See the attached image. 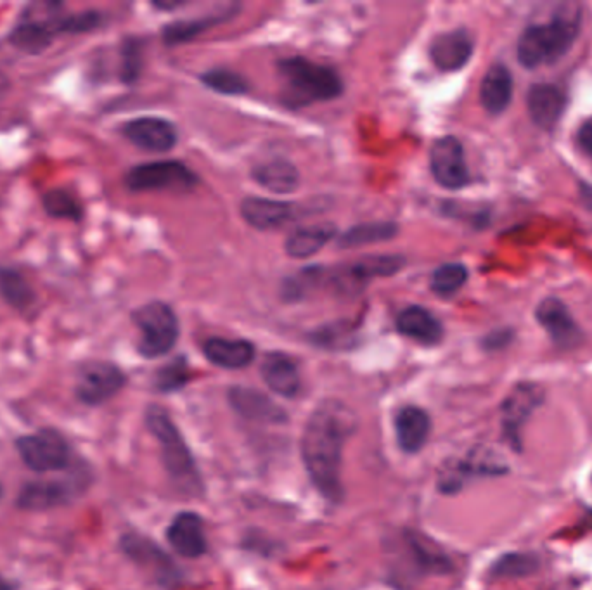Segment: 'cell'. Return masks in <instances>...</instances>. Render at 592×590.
Returning <instances> with one entry per match:
<instances>
[{"instance_id":"26","label":"cell","mask_w":592,"mask_h":590,"mask_svg":"<svg viewBox=\"0 0 592 590\" xmlns=\"http://www.w3.org/2000/svg\"><path fill=\"white\" fill-rule=\"evenodd\" d=\"M513 96V77L508 68L502 65L492 66L483 77L480 87V101L490 115H499L508 108Z\"/></svg>"},{"instance_id":"4","label":"cell","mask_w":592,"mask_h":590,"mask_svg":"<svg viewBox=\"0 0 592 590\" xmlns=\"http://www.w3.org/2000/svg\"><path fill=\"white\" fill-rule=\"evenodd\" d=\"M146 424L160 443L163 464L174 487L187 497H198L203 490L200 473L181 431L177 430L167 411L151 405L146 412Z\"/></svg>"},{"instance_id":"5","label":"cell","mask_w":592,"mask_h":590,"mask_svg":"<svg viewBox=\"0 0 592 590\" xmlns=\"http://www.w3.org/2000/svg\"><path fill=\"white\" fill-rule=\"evenodd\" d=\"M65 9L61 2L28 4L7 35V42L26 56H42L61 37L59 18Z\"/></svg>"},{"instance_id":"11","label":"cell","mask_w":592,"mask_h":590,"mask_svg":"<svg viewBox=\"0 0 592 590\" xmlns=\"http://www.w3.org/2000/svg\"><path fill=\"white\" fill-rule=\"evenodd\" d=\"M430 168L435 180L445 189H461L470 182L464 149L456 137H442L433 144Z\"/></svg>"},{"instance_id":"24","label":"cell","mask_w":592,"mask_h":590,"mask_svg":"<svg viewBox=\"0 0 592 590\" xmlns=\"http://www.w3.org/2000/svg\"><path fill=\"white\" fill-rule=\"evenodd\" d=\"M243 219L260 231L276 229L293 215V205L265 198H246L241 205Z\"/></svg>"},{"instance_id":"17","label":"cell","mask_w":592,"mask_h":590,"mask_svg":"<svg viewBox=\"0 0 592 590\" xmlns=\"http://www.w3.org/2000/svg\"><path fill=\"white\" fill-rule=\"evenodd\" d=\"M537 321L541 322L542 328L546 329L556 345L570 347L579 343V328L568 312L567 305L560 300L556 298L544 300L537 307Z\"/></svg>"},{"instance_id":"23","label":"cell","mask_w":592,"mask_h":590,"mask_svg":"<svg viewBox=\"0 0 592 590\" xmlns=\"http://www.w3.org/2000/svg\"><path fill=\"white\" fill-rule=\"evenodd\" d=\"M231 404L236 412L251 421H264V423H283L286 414L279 405L274 404L271 398L264 393L255 392L250 388H232L229 393Z\"/></svg>"},{"instance_id":"7","label":"cell","mask_w":592,"mask_h":590,"mask_svg":"<svg viewBox=\"0 0 592 590\" xmlns=\"http://www.w3.org/2000/svg\"><path fill=\"white\" fill-rule=\"evenodd\" d=\"M123 184L132 193L149 191H187L198 184V177L179 161H153L130 168Z\"/></svg>"},{"instance_id":"3","label":"cell","mask_w":592,"mask_h":590,"mask_svg":"<svg viewBox=\"0 0 592 590\" xmlns=\"http://www.w3.org/2000/svg\"><path fill=\"white\" fill-rule=\"evenodd\" d=\"M277 73L283 87V101L290 108H303L342 96L340 75L328 66L317 65L309 59L300 56L283 59L277 65Z\"/></svg>"},{"instance_id":"10","label":"cell","mask_w":592,"mask_h":590,"mask_svg":"<svg viewBox=\"0 0 592 590\" xmlns=\"http://www.w3.org/2000/svg\"><path fill=\"white\" fill-rule=\"evenodd\" d=\"M541 400V388L530 383L516 386L504 400L501 409L502 433L509 445H513L516 450L522 449V438H520L522 426L527 423L532 412L539 407Z\"/></svg>"},{"instance_id":"9","label":"cell","mask_w":592,"mask_h":590,"mask_svg":"<svg viewBox=\"0 0 592 590\" xmlns=\"http://www.w3.org/2000/svg\"><path fill=\"white\" fill-rule=\"evenodd\" d=\"M21 459L37 473H51L68 468L70 447L65 437L54 430H40L16 442Z\"/></svg>"},{"instance_id":"18","label":"cell","mask_w":592,"mask_h":590,"mask_svg":"<svg viewBox=\"0 0 592 590\" xmlns=\"http://www.w3.org/2000/svg\"><path fill=\"white\" fill-rule=\"evenodd\" d=\"M168 542L184 558H200L206 551L203 520L198 514L182 513L168 526Z\"/></svg>"},{"instance_id":"20","label":"cell","mask_w":592,"mask_h":590,"mask_svg":"<svg viewBox=\"0 0 592 590\" xmlns=\"http://www.w3.org/2000/svg\"><path fill=\"white\" fill-rule=\"evenodd\" d=\"M432 430L430 417L419 407H404L395 416V433L400 449L407 454H416L425 447Z\"/></svg>"},{"instance_id":"35","label":"cell","mask_w":592,"mask_h":590,"mask_svg":"<svg viewBox=\"0 0 592 590\" xmlns=\"http://www.w3.org/2000/svg\"><path fill=\"white\" fill-rule=\"evenodd\" d=\"M226 18L227 16H222V18H210V20L203 18V20L177 21V23L165 26L161 37H163L167 45L184 44L187 40L198 37L200 33L208 30L210 26L217 25V23L226 20Z\"/></svg>"},{"instance_id":"19","label":"cell","mask_w":592,"mask_h":590,"mask_svg":"<svg viewBox=\"0 0 592 590\" xmlns=\"http://www.w3.org/2000/svg\"><path fill=\"white\" fill-rule=\"evenodd\" d=\"M397 329L411 340L418 341L421 345H437L444 338V326L437 317L426 308L412 305L400 312L397 317Z\"/></svg>"},{"instance_id":"22","label":"cell","mask_w":592,"mask_h":590,"mask_svg":"<svg viewBox=\"0 0 592 590\" xmlns=\"http://www.w3.org/2000/svg\"><path fill=\"white\" fill-rule=\"evenodd\" d=\"M262 378L272 392L283 397H295L300 392V372L293 359L284 353H269L262 362Z\"/></svg>"},{"instance_id":"36","label":"cell","mask_w":592,"mask_h":590,"mask_svg":"<svg viewBox=\"0 0 592 590\" xmlns=\"http://www.w3.org/2000/svg\"><path fill=\"white\" fill-rule=\"evenodd\" d=\"M535 568H537V559L532 556L508 554L497 561L490 573L497 578L527 577L528 573H532Z\"/></svg>"},{"instance_id":"2","label":"cell","mask_w":592,"mask_h":590,"mask_svg":"<svg viewBox=\"0 0 592 590\" xmlns=\"http://www.w3.org/2000/svg\"><path fill=\"white\" fill-rule=\"evenodd\" d=\"M580 20V7L565 4L546 25L527 28L518 42L520 63L527 68H537L565 56L579 35Z\"/></svg>"},{"instance_id":"1","label":"cell","mask_w":592,"mask_h":590,"mask_svg":"<svg viewBox=\"0 0 592 590\" xmlns=\"http://www.w3.org/2000/svg\"><path fill=\"white\" fill-rule=\"evenodd\" d=\"M354 412L338 400L322 402L305 424L302 457L314 487L328 501L342 499L343 449L355 430Z\"/></svg>"},{"instance_id":"12","label":"cell","mask_w":592,"mask_h":590,"mask_svg":"<svg viewBox=\"0 0 592 590\" xmlns=\"http://www.w3.org/2000/svg\"><path fill=\"white\" fill-rule=\"evenodd\" d=\"M122 135L130 144L149 153H167L177 144L174 123L158 116H141L123 123Z\"/></svg>"},{"instance_id":"15","label":"cell","mask_w":592,"mask_h":590,"mask_svg":"<svg viewBox=\"0 0 592 590\" xmlns=\"http://www.w3.org/2000/svg\"><path fill=\"white\" fill-rule=\"evenodd\" d=\"M82 488V485H71V481H35L21 490L18 504L30 511H44L68 504Z\"/></svg>"},{"instance_id":"31","label":"cell","mask_w":592,"mask_h":590,"mask_svg":"<svg viewBox=\"0 0 592 590\" xmlns=\"http://www.w3.org/2000/svg\"><path fill=\"white\" fill-rule=\"evenodd\" d=\"M144 68V45L137 37L123 39L120 47V80L122 84L134 85L141 78Z\"/></svg>"},{"instance_id":"13","label":"cell","mask_w":592,"mask_h":590,"mask_svg":"<svg viewBox=\"0 0 592 590\" xmlns=\"http://www.w3.org/2000/svg\"><path fill=\"white\" fill-rule=\"evenodd\" d=\"M122 549L142 570L155 578L158 584L174 585L179 578V570L175 568L172 559L148 539H142L139 535H125Z\"/></svg>"},{"instance_id":"32","label":"cell","mask_w":592,"mask_h":590,"mask_svg":"<svg viewBox=\"0 0 592 590\" xmlns=\"http://www.w3.org/2000/svg\"><path fill=\"white\" fill-rule=\"evenodd\" d=\"M106 23V16L96 9H85L77 13H63L59 18V32L63 35H87L103 28Z\"/></svg>"},{"instance_id":"25","label":"cell","mask_w":592,"mask_h":590,"mask_svg":"<svg viewBox=\"0 0 592 590\" xmlns=\"http://www.w3.org/2000/svg\"><path fill=\"white\" fill-rule=\"evenodd\" d=\"M206 359L224 369H243L250 366L255 357V348L250 341L210 338L203 345Z\"/></svg>"},{"instance_id":"29","label":"cell","mask_w":592,"mask_h":590,"mask_svg":"<svg viewBox=\"0 0 592 590\" xmlns=\"http://www.w3.org/2000/svg\"><path fill=\"white\" fill-rule=\"evenodd\" d=\"M336 236V227L333 224H316L302 227L293 232L286 239V253L293 258H309L316 255L331 239Z\"/></svg>"},{"instance_id":"14","label":"cell","mask_w":592,"mask_h":590,"mask_svg":"<svg viewBox=\"0 0 592 590\" xmlns=\"http://www.w3.org/2000/svg\"><path fill=\"white\" fill-rule=\"evenodd\" d=\"M473 54V39L466 30H454V32L442 33L433 40L430 47V56L442 71L461 70L470 61Z\"/></svg>"},{"instance_id":"21","label":"cell","mask_w":592,"mask_h":590,"mask_svg":"<svg viewBox=\"0 0 592 590\" xmlns=\"http://www.w3.org/2000/svg\"><path fill=\"white\" fill-rule=\"evenodd\" d=\"M565 110V96L554 85H535L528 92V113L537 127L553 129Z\"/></svg>"},{"instance_id":"40","label":"cell","mask_w":592,"mask_h":590,"mask_svg":"<svg viewBox=\"0 0 592 590\" xmlns=\"http://www.w3.org/2000/svg\"><path fill=\"white\" fill-rule=\"evenodd\" d=\"M0 590H14L13 585L6 582L4 578L0 577Z\"/></svg>"},{"instance_id":"38","label":"cell","mask_w":592,"mask_h":590,"mask_svg":"<svg viewBox=\"0 0 592 590\" xmlns=\"http://www.w3.org/2000/svg\"><path fill=\"white\" fill-rule=\"evenodd\" d=\"M579 144L580 148L592 156V122L582 125V129L579 130Z\"/></svg>"},{"instance_id":"39","label":"cell","mask_w":592,"mask_h":590,"mask_svg":"<svg viewBox=\"0 0 592 590\" xmlns=\"http://www.w3.org/2000/svg\"><path fill=\"white\" fill-rule=\"evenodd\" d=\"M9 90H11V80L4 71H0V97L6 96Z\"/></svg>"},{"instance_id":"33","label":"cell","mask_w":592,"mask_h":590,"mask_svg":"<svg viewBox=\"0 0 592 590\" xmlns=\"http://www.w3.org/2000/svg\"><path fill=\"white\" fill-rule=\"evenodd\" d=\"M201 82L208 89L226 96H241L250 90V84L243 75L226 68H215L201 75Z\"/></svg>"},{"instance_id":"16","label":"cell","mask_w":592,"mask_h":590,"mask_svg":"<svg viewBox=\"0 0 592 590\" xmlns=\"http://www.w3.org/2000/svg\"><path fill=\"white\" fill-rule=\"evenodd\" d=\"M0 298L7 307L21 315L30 314L39 302V295L30 279L14 265H0Z\"/></svg>"},{"instance_id":"37","label":"cell","mask_w":592,"mask_h":590,"mask_svg":"<svg viewBox=\"0 0 592 590\" xmlns=\"http://www.w3.org/2000/svg\"><path fill=\"white\" fill-rule=\"evenodd\" d=\"M189 381V367L187 360L175 359L165 367L156 372L155 385L160 392H175Z\"/></svg>"},{"instance_id":"6","label":"cell","mask_w":592,"mask_h":590,"mask_svg":"<svg viewBox=\"0 0 592 590\" xmlns=\"http://www.w3.org/2000/svg\"><path fill=\"white\" fill-rule=\"evenodd\" d=\"M132 322L139 331L137 352L144 359L167 355L179 340V319L174 308L163 302H149L132 312Z\"/></svg>"},{"instance_id":"30","label":"cell","mask_w":592,"mask_h":590,"mask_svg":"<svg viewBox=\"0 0 592 590\" xmlns=\"http://www.w3.org/2000/svg\"><path fill=\"white\" fill-rule=\"evenodd\" d=\"M397 225L392 222H376V224L357 225L354 229L345 232L340 238V246H361V244L381 243L395 238Z\"/></svg>"},{"instance_id":"8","label":"cell","mask_w":592,"mask_h":590,"mask_svg":"<svg viewBox=\"0 0 592 590\" xmlns=\"http://www.w3.org/2000/svg\"><path fill=\"white\" fill-rule=\"evenodd\" d=\"M127 376L120 367L108 360H91L80 366L75 383V395L85 405L104 404L122 392Z\"/></svg>"},{"instance_id":"27","label":"cell","mask_w":592,"mask_h":590,"mask_svg":"<svg viewBox=\"0 0 592 590\" xmlns=\"http://www.w3.org/2000/svg\"><path fill=\"white\" fill-rule=\"evenodd\" d=\"M253 179L258 186L276 194H286L295 191L298 187V170L295 165L286 160H271L260 163L253 168Z\"/></svg>"},{"instance_id":"34","label":"cell","mask_w":592,"mask_h":590,"mask_svg":"<svg viewBox=\"0 0 592 590\" xmlns=\"http://www.w3.org/2000/svg\"><path fill=\"white\" fill-rule=\"evenodd\" d=\"M468 281V270L461 263H445L438 267L432 276L433 293L440 296H451L457 289L463 288Z\"/></svg>"},{"instance_id":"28","label":"cell","mask_w":592,"mask_h":590,"mask_svg":"<svg viewBox=\"0 0 592 590\" xmlns=\"http://www.w3.org/2000/svg\"><path fill=\"white\" fill-rule=\"evenodd\" d=\"M42 210L52 220H66L80 224L85 217V206L82 199L68 187H51L40 198Z\"/></svg>"}]
</instances>
